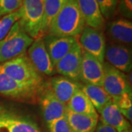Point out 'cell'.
I'll use <instances>...</instances> for the list:
<instances>
[{"instance_id":"obj_19","label":"cell","mask_w":132,"mask_h":132,"mask_svg":"<svg viewBox=\"0 0 132 132\" xmlns=\"http://www.w3.org/2000/svg\"><path fill=\"white\" fill-rule=\"evenodd\" d=\"M110 37L117 42L129 44L132 41V23L126 19H120L110 22L108 25Z\"/></svg>"},{"instance_id":"obj_3","label":"cell","mask_w":132,"mask_h":132,"mask_svg":"<svg viewBox=\"0 0 132 132\" xmlns=\"http://www.w3.org/2000/svg\"><path fill=\"white\" fill-rule=\"evenodd\" d=\"M34 39L21 28L19 21L0 40V64L25 54Z\"/></svg>"},{"instance_id":"obj_7","label":"cell","mask_w":132,"mask_h":132,"mask_svg":"<svg viewBox=\"0 0 132 132\" xmlns=\"http://www.w3.org/2000/svg\"><path fill=\"white\" fill-rule=\"evenodd\" d=\"M78 42L83 51L89 53L104 63L106 40L104 33L101 30L85 25L79 35Z\"/></svg>"},{"instance_id":"obj_12","label":"cell","mask_w":132,"mask_h":132,"mask_svg":"<svg viewBox=\"0 0 132 132\" xmlns=\"http://www.w3.org/2000/svg\"><path fill=\"white\" fill-rule=\"evenodd\" d=\"M109 64L121 72H131L132 67L131 50L123 44H111L106 48L104 59Z\"/></svg>"},{"instance_id":"obj_28","label":"cell","mask_w":132,"mask_h":132,"mask_svg":"<svg viewBox=\"0 0 132 132\" xmlns=\"http://www.w3.org/2000/svg\"><path fill=\"white\" fill-rule=\"evenodd\" d=\"M118 10L123 17L132 18V0H118Z\"/></svg>"},{"instance_id":"obj_20","label":"cell","mask_w":132,"mask_h":132,"mask_svg":"<svg viewBox=\"0 0 132 132\" xmlns=\"http://www.w3.org/2000/svg\"><path fill=\"white\" fill-rule=\"evenodd\" d=\"M80 90L89 98L95 110L99 112L104 106L112 102V98L102 87L85 84L80 85Z\"/></svg>"},{"instance_id":"obj_10","label":"cell","mask_w":132,"mask_h":132,"mask_svg":"<svg viewBox=\"0 0 132 132\" xmlns=\"http://www.w3.org/2000/svg\"><path fill=\"white\" fill-rule=\"evenodd\" d=\"M27 56L34 68L40 74L52 75L54 67L42 38H37L33 40L32 43L27 49Z\"/></svg>"},{"instance_id":"obj_1","label":"cell","mask_w":132,"mask_h":132,"mask_svg":"<svg viewBox=\"0 0 132 132\" xmlns=\"http://www.w3.org/2000/svg\"><path fill=\"white\" fill-rule=\"evenodd\" d=\"M85 26V20L77 0H67L65 5L54 20L47 35L77 38Z\"/></svg>"},{"instance_id":"obj_11","label":"cell","mask_w":132,"mask_h":132,"mask_svg":"<svg viewBox=\"0 0 132 132\" xmlns=\"http://www.w3.org/2000/svg\"><path fill=\"white\" fill-rule=\"evenodd\" d=\"M104 63L82 50L80 80L85 84L102 87Z\"/></svg>"},{"instance_id":"obj_16","label":"cell","mask_w":132,"mask_h":132,"mask_svg":"<svg viewBox=\"0 0 132 132\" xmlns=\"http://www.w3.org/2000/svg\"><path fill=\"white\" fill-rule=\"evenodd\" d=\"M77 2L86 26L101 30L104 27L105 21L97 1L77 0Z\"/></svg>"},{"instance_id":"obj_2","label":"cell","mask_w":132,"mask_h":132,"mask_svg":"<svg viewBox=\"0 0 132 132\" xmlns=\"http://www.w3.org/2000/svg\"><path fill=\"white\" fill-rule=\"evenodd\" d=\"M0 67L5 74L19 84L41 88V76L34 68L26 53L0 64Z\"/></svg>"},{"instance_id":"obj_26","label":"cell","mask_w":132,"mask_h":132,"mask_svg":"<svg viewBox=\"0 0 132 132\" xmlns=\"http://www.w3.org/2000/svg\"><path fill=\"white\" fill-rule=\"evenodd\" d=\"M22 3L23 0H0V18L18 10Z\"/></svg>"},{"instance_id":"obj_17","label":"cell","mask_w":132,"mask_h":132,"mask_svg":"<svg viewBox=\"0 0 132 132\" xmlns=\"http://www.w3.org/2000/svg\"><path fill=\"white\" fill-rule=\"evenodd\" d=\"M99 113L101 114V121L115 128L118 132L131 128L129 122L124 118L113 101L104 106Z\"/></svg>"},{"instance_id":"obj_27","label":"cell","mask_w":132,"mask_h":132,"mask_svg":"<svg viewBox=\"0 0 132 132\" xmlns=\"http://www.w3.org/2000/svg\"><path fill=\"white\" fill-rule=\"evenodd\" d=\"M48 127L50 132H73L65 116L53 121L48 125Z\"/></svg>"},{"instance_id":"obj_24","label":"cell","mask_w":132,"mask_h":132,"mask_svg":"<svg viewBox=\"0 0 132 132\" xmlns=\"http://www.w3.org/2000/svg\"><path fill=\"white\" fill-rule=\"evenodd\" d=\"M114 104L117 105L120 112L128 121L132 120V95L131 93H126L120 97L112 99Z\"/></svg>"},{"instance_id":"obj_21","label":"cell","mask_w":132,"mask_h":132,"mask_svg":"<svg viewBox=\"0 0 132 132\" xmlns=\"http://www.w3.org/2000/svg\"><path fill=\"white\" fill-rule=\"evenodd\" d=\"M67 0H45L39 38L47 35L49 28L60 11L65 5Z\"/></svg>"},{"instance_id":"obj_6","label":"cell","mask_w":132,"mask_h":132,"mask_svg":"<svg viewBox=\"0 0 132 132\" xmlns=\"http://www.w3.org/2000/svg\"><path fill=\"white\" fill-rule=\"evenodd\" d=\"M39 90L18 83L5 74L0 67V95L18 101L32 102L36 101Z\"/></svg>"},{"instance_id":"obj_23","label":"cell","mask_w":132,"mask_h":132,"mask_svg":"<svg viewBox=\"0 0 132 132\" xmlns=\"http://www.w3.org/2000/svg\"><path fill=\"white\" fill-rule=\"evenodd\" d=\"M21 17V10L19 8L18 10L5 15L0 19V40H2L9 32L10 29L15 23L19 21Z\"/></svg>"},{"instance_id":"obj_14","label":"cell","mask_w":132,"mask_h":132,"mask_svg":"<svg viewBox=\"0 0 132 132\" xmlns=\"http://www.w3.org/2000/svg\"><path fill=\"white\" fill-rule=\"evenodd\" d=\"M43 115L47 125L66 115L67 106L54 96L48 87L40 98Z\"/></svg>"},{"instance_id":"obj_4","label":"cell","mask_w":132,"mask_h":132,"mask_svg":"<svg viewBox=\"0 0 132 132\" xmlns=\"http://www.w3.org/2000/svg\"><path fill=\"white\" fill-rule=\"evenodd\" d=\"M44 5L45 0H23L20 7L21 17L19 21V25L34 40L39 38Z\"/></svg>"},{"instance_id":"obj_29","label":"cell","mask_w":132,"mask_h":132,"mask_svg":"<svg viewBox=\"0 0 132 132\" xmlns=\"http://www.w3.org/2000/svg\"><path fill=\"white\" fill-rule=\"evenodd\" d=\"M94 132H118V131L113 127L100 120V122L97 123Z\"/></svg>"},{"instance_id":"obj_8","label":"cell","mask_w":132,"mask_h":132,"mask_svg":"<svg viewBox=\"0 0 132 132\" xmlns=\"http://www.w3.org/2000/svg\"><path fill=\"white\" fill-rule=\"evenodd\" d=\"M0 132H41L29 119L0 105Z\"/></svg>"},{"instance_id":"obj_9","label":"cell","mask_w":132,"mask_h":132,"mask_svg":"<svg viewBox=\"0 0 132 132\" xmlns=\"http://www.w3.org/2000/svg\"><path fill=\"white\" fill-rule=\"evenodd\" d=\"M81 57L82 48L77 41L71 51L55 65L54 69L64 77L75 81L80 80Z\"/></svg>"},{"instance_id":"obj_25","label":"cell","mask_w":132,"mask_h":132,"mask_svg":"<svg viewBox=\"0 0 132 132\" xmlns=\"http://www.w3.org/2000/svg\"><path fill=\"white\" fill-rule=\"evenodd\" d=\"M104 18L109 19L115 13L118 0H96Z\"/></svg>"},{"instance_id":"obj_18","label":"cell","mask_w":132,"mask_h":132,"mask_svg":"<svg viewBox=\"0 0 132 132\" xmlns=\"http://www.w3.org/2000/svg\"><path fill=\"white\" fill-rule=\"evenodd\" d=\"M66 118L73 132H94L99 117L78 114L68 109Z\"/></svg>"},{"instance_id":"obj_15","label":"cell","mask_w":132,"mask_h":132,"mask_svg":"<svg viewBox=\"0 0 132 132\" xmlns=\"http://www.w3.org/2000/svg\"><path fill=\"white\" fill-rule=\"evenodd\" d=\"M48 88L60 101L67 104L80 88V84L64 76H57L51 79Z\"/></svg>"},{"instance_id":"obj_13","label":"cell","mask_w":132,"mask_h":132,"mask_svg":"<svg viewBox=\"0 0 132 132\" xmlns=\"http://www.w3.org/2000/svg\"><path fill=\"white\" fill-rule=\"evenodd\" d=\"M48 55L54 67L64 57L77 42V38L73 37H57L46 35L43 39Z\"/></svg>"},{"instance_id":"obj_5","label":"cell","mask_w":132,"mask_h":132,"mask_svg":"<svg viewBox=\"0 0 132 132\" xmlns=\"http://www.w3.org/2000/svg\"><path fill=\"white\" fill-rule=\"evenodd\" d=\"M131 84L124 73L114 68L108 62H104V79L102 87L112 99L131 93Z\"/></svg>"},{"instance_id":"obj_22","label":"cell","mask_w":132,"mask_h":132,"mask_svg":"<svg viewBox=\"0 0 132 132\" xmlns=\"http://www.w3.org/2000/svg\"><path fill=\"white\" fill-rule=\"evenodd\" d=\"M66 106L68 109L76 113L87 114L93 117H99L93 104L80 88L73 94Z\"/></svg>"}]
</instances>
